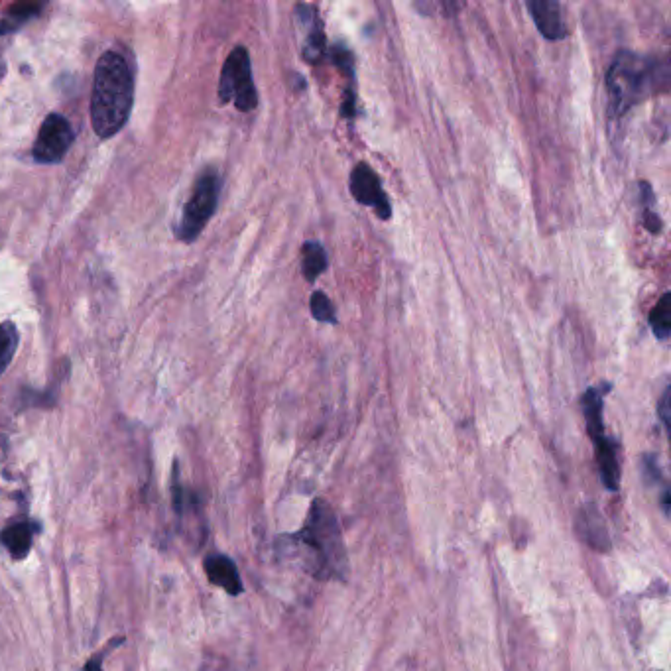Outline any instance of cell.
<instances>
[{"mask_svg":"<svg viewBox=\"0 0 671 671\" xmlns=\"http://www.w3.org/2000/svg\"><path fill=\"white\" fill-rule=\"evenodd\" d=\"M349 189L351 195L357 203L365 205L374 209V213L378 215V219L382 221H390L392 219V205L388 195L382 189L380 178L376 176V172L366 164V162H359L349 178Z\"/></svg>","mask_w":671,"mask_h":671,"instance_id":"7","label":"cell"},{"mask_svg":"<svg viewBox=\"0 0 671 671\" xmlns=\"http://www.w3.org/2000/svg\"><path fill=\"white\" fill-rule=\"evenodd\" d=\"M329 266L327 252L317 241H307L302 248V272L304 278L313 284Z\"/></svg>","mask_w":671,"mask_h":671,"instance_id":"15","label":"cell"},{"mask_svg":"<svg viewBox=\"0 0 671 671\" xmlns=\"http://www.w3.org/2000/svg\"><path fill=\"white\" fill-rule=\"evenodd\" d=\"M664 65L656 60L642 58L630 50H620L614 56L607 71V113L610 121L624 119L628 111L638 105L652 87L658 85V73Z\"/></svg>","mask_w":671,"mask_h":671,"instance_id":"3","label":"cell"},{"mask_svg":"<svg viewBox=\"0 0 671 671\" xmlns=\"http://www.w3.org/2000/svg\"><path fill=\"white\" fill-rule=\"evenodd\" d=\"M16 349H18V331H16V327L10 321L0 323V374L10 365Z\"/></svg>","mask_w":671,"mask_h":671,"instance_id":"18","label":"cell"},{"mask_svg":"<svg viewBox=\"0 0 671 671\" xmlns=\"http://www.w3.org/2000/svg\"><path fill=\"white\" fill-rule=\"evenodd\" d=\"M597 449V463L603 485L616 492L620 488V463H618V441L610 435H601L593 441Z\"/></svg>","mask_w":671,"mask_h":671,"instance_id":"13","label":"cell"},{"mask_svg":"<svg viewBox=\"0 0 671 671\" xmlns=\"http://www.w3.org/2000/svg\"><path fill=\"white\" fill-rule=\"evenodd\" d=\"M103 658H105V652L99 654V658L95 656L91 662H87V666H85V670L83 671H103Z\"/></svg>","mask_w":671,"mask_h":671,"instance_id":"23","label":"cell"},{"mask_svg":"<svg viewBox=\"0 0 671 671\" xmlns=\"http://www.w3.org/2000/svg\"><path fill=\"white\" fill-rule=\"evenodd\" d=\"M296 18L305 26V42L302 48V56L307 63L319 65L327 56V38L323 22L317 14V10L309 4H298L296 6Z\"/></svg>","mask_w":671,"mask_h":671,"instance_id":"8","label":"cell"},{"mask_svg":"<svg viewBox=\"0 0 671 671\" xmlns=\"http://www.w3.org/2000/svg\"><path fill=\"white\" fill-rule=\"evenodd\" d=\"M575 532L589 548L601 551V553L609 551V528L605 524L603 514L599 512L597 504H587V506L579 508V512L575 516Z\"/></svg>","mask_w":671,"mask_h":671,"instance_id":"9","label":"cell"},{"mask_svg":"<svg viewBox=\"0 0 671 671\" xmlns=\"http://www.w3.org/2000/svg\"><path fill=\"white\" fill-rule=\"evenodd\" d=\"M2 73H4V63L0 61V79H2Z\"/></svg>","mask_w":671,"mask_h":671,"instance_id":"24","label":"cell"},{"mask_svg":"<svg viewBox=\"0 0 671 671\" xmlns=\"http://www.w3.org/2000/svg\"><path fill=\"white\" fill-rule=\"evenodd\" d=\"M38 10H40V6H34V4H16V6H12L10 14H6L4 18H0V34L14 32L26 20H30Z\"/></svg>","mask_w":671,"mask_h":671,"instance_id":"20","label":"cell"},{"mask_svg":"<svg viewBox=\"0 0 671 671\" xmlns=\"http://www.w3.org/2000/svg\"><path fill=\"white\" fill-rule=\"evenodd\" d=\"M203 569L207 573V579L211 585L223 589L225 593L239 597L244 591L243 579L239 575V569L235 565V561L227 555L215 553L209 555L203 563Z\"/></svg>","mask_w":671,"mask_h":671,"instance_id":"11","label":"cell"},{"mask_svg":"<svg viewBox=\"0 0 671 671\" xmlns=\"http://www.w3.org/2000/svg\"><path fill=\"white\" fill-rule=\"evenodd\" d=\"M329 60L333 65H337L343 73H347L349 77H355V56L347 46L335 44L329 52H327Z\"/></svg>","mask_w":671,"mask_h":671,"instance_id":"21","label":"cell"},{"mask_svg":"<svg viewBox=\"0 0 671 671\" xmlns=\"http://www.w3.org/2000/svg\"><path fill=\"white\" fill-rule=\"evenodd\" d=\"M73 128L58 113L46 117L42 122L36 144H34V158L40 164H56L69 152L73 144Z\"/></svg>","mask_w":671,"mask_h":671,"instance_id":"6","label":"cell"},{"mask_svg":"<svg viewBox=\"0 0 671 671\" xmlns=\"http://www.w3.org/2000/svg\"><path fill=\"white\" fill-rule=\"evenodd\" d=\"M528 12L540 30V34L549 42H559L567 38V24L561 12V4L555 0H530Z\"/></svg>","mask_w":671,"mask_h":671,"instance_id":"10","label":"cell"},{"mask_svg":"<svg viewBox=\"0 0 671 671\" xmlns=\"http://www.w3.org/2000/svg\"><path fill=\"white\" fill-rule=\"evenodd\" d=\"M300 538L305 548L311 551V569L315 577L327 581H341L347 577L349 559L343 542V532L339 528L333 508L325 500H313Z\"/></svg>","mask_w":671,"mask_h":671,"instance_id":"2","label":"cell"},{"mask_svg":"<svg viewBox=\"0 0 671 671\" xmlns=\"http://www.w3.org/2000/svg\"><path fill=\"white\" fill-rule=\"evenodd\" d=\"M219 195L221 176L217 174V170L209 168L199 176L189 201L183 207L182 223L178 227V235L183 243H193L201 235V231L217 211Z\"/></svg>","mask_w":671,"mask_h":671,"instance_id":"4","label":"cell"},{"mask_svg":"<svg viewBox=\"0 0 671 671\" xmlns=\"http://www.w3.org/2000/svg\"><path fill=\"white\" fill-rule=\"evenodd\" d=\"M612 390L610 382H601L597 386L587 388V392L581 398L585 422H587V431L589 437L595 441L601 435H605V420H603V410H605V396Z\"/></svg>","mask_w":671,"mask_h":671,"instance_id":"12","label":"cell"},{"mask_svg":"<svg viewBox=\"0 0 671 671\" xmlns=\"http://www.w3.org/2000/svg\"><path fill=\"white\" fill-rule=\"evenodd\" d=\"M219 99L221 103H233L243 113L254 111L258 105L250 54L244 46H237L223 65L219 79Z\"/></svg>","mask_w":671,"mask_h":671,"instance_id":"5","label":"cell"},{"mask_svg":"<svg viewBox=\"0 0 671 671\" xmlns=\"http://www.w3.org/2000/svg\"><path fill=\"white\" fill-rule=\"evenodd\" d=\"M658 414H660V420L666 429H670V386H666L660 402H658Z\"/></svg>","mask_w":671,"mask_h":671,"instance_id":"22","label":"cell"},{"mask_svg":"<svg viewBox=\"0 0 671 671\" xmlns=\"http://www.w3.org/2000/svg\"><path fill=\"white\" fill-rule=\"evenodd\" d=\"M34 524L30 522H20V524H12L8 526L2 534H0V542L6 548V551L12 555V559L22 561L28 557V553L32 551V544H34Z\"/></svg>","mask_w":671,"mask_h":671,"instance_id":"14","label":"cell"},{"mask_svg":"<svg viewBox=\"0 0 671 671\" xmlns=\"http://www.w3.org/2000/svg\"><path fill=\"white\" fill-rule=\"evenodd\" d=\"M134 99V81L128 63L117 52H107L97 61L91 126L99 138L115 136L128 121Z\"/></svg>","mask_w":671,"mask_h":671,"instance_id":"1","label":"cell"},{"mask_svg":"<svg viewBox=\"0 0 671 671\" xmlns=\"http://www.w3.org/2000/svg\"><path fill=\"white\" fill-rule=\"evenodd\" d=\"M309 309H311L313 319L319 321V323H331V325H337V323H339L335 305L329 300V296H327L325 292H313V294H311Z\"/></svg>","mask_w":671,"mask_h":671,"instance_id":"19","label":"cell"},{"mask_svg":"<svg viewBox=\"0 0 671 671\" xmlns=\"http://www.w3.org/2000/svg\"><path fill=\"white\" fill-rule=\"evenodd\" d=\"M650 329L658 341H668L671 333V296L664 294L650 313Z\"/></svg>","mask_w":671,"mask_h":671,"instance_id":"16","label":"cell"},{"mask_svg":"<svg viewBox=\"0 0 671 671\" xmlns=\"http://www.w3.org/2000/svg\"><path fill=\"white\" fill-rule=\"evenodd\" d=\"M640 195H642V207H644V215H642V225L652 233V235H660L664 225H662V219L658 217V213H654V205H656V195L650 187L648 182H640Z\"/></svg>","mask_w":671,"mask_h":671,"instance_id":"17","label":"cell"}]
</instances>
